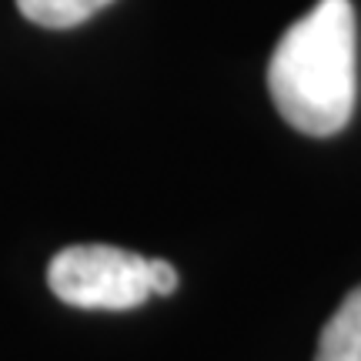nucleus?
I'll return each mask as SVG.
<instances>
[{
    "label": "nucleus",
    "instance_id": "f03ea898",
    "mask_svg": "<svg viewBox=\"0 0 361 361\" xmlns=\"http://www.w3.org/2000/svg\"><path fill=\"white\" fill-rule=\"evenodd\" d=\"M51 291L71 308L128 311L151 298L147 258L114 245H71L47 264Z\"/></svg>",
    "mask_w": 361,
    "mask_h": 361
},
{
    "label": "nucleus",
    "instance_id": "39448f33",
    "mask_svg": "<svg viewBox=\"0 0 361 361\" xmlns=\"http://www.w3.org/2000/svg\"><path fill=\"white\" fill-rule=\"evenodd\" d=\"M147 281H151V295H171L178 291V271L164 258H147Z\"/></svg>",
    "mask_w": 361,
    "mask_h": 361
},
{
    "label": "nucleus",
    "instance_id": "20e7f679",
    "mask_svg": "<svg viewBox=\"0 0 361 361\" xmlns=\"http://www.w3.org/2000/svg\"><path fill=\"white\" fill-rule=\"evenodd\" d=\"M111 0H17V7L30 24L51 27V30H67L90 20L97 11H104Z\"/></svg>",
    "mask_w": 361,
    "mask_h": 361
},
{
    "label": "nucleus",
    "instance_id": "f257e3e1",
    "mask_svg": "<svg viewBox=\"0 0 361 361\" xmlns=\"http://www.w3.org/2000/svg\"><path fill=\"white\" fill-rule=\"evenodd\" d=\"M278 114L301 134L331 137L358 101V20L351 0H318L284 30L268 64Z\"/></svg>",
    "mask_w": 361,
    "mask_h": 361
},
{
    "label": "nucleus",
    "instance_id": "7ed1b4c3",
    "mask_svg": "<svg viewBox=\"0 0 361 361\" xmlns=\"http://www.w3.org/2000/svg\"><path fill=\"white\" fill-rule=\"evenodd\" d=\"M314 361H361V288H355L328 318Z\"/></svg>",
    "mask_w": 361,
    "mask_h": 361
}]
</instances>
